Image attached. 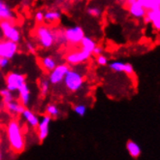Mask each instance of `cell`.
I'll list each match as a JSON object with an SVG mask.
<instances>
[{
    "instance_id": "1",
    "label": "cell",
    "mask_w": 160,
    "mask_h": 160,
    "mask_svg": "<svg viewBox=\"0 0 160 160\" xmlns=\"http://www.w3.org/2000/svg\"><path fill=\"white\" fill-rule=\"evenodd\" d=\"M7 137L11 148L15 152H22L25 147V141L20 123L17 120H11L7 126Z\"/></svg>"
},
{
    "instance_id": "2",
    "label": "cell",
    "mask_w": 160,
    "mask_h": 160,
    "mask_svg": "<svg viewBox=\"0 0 160 160\" xmlns=\"http://www.w3.org/2000/svg\"><path fill=\"white\" fill-rule=\"evenodd\" d=\"M36 39L39 45L44 49H50L54 45V33L53 29L49 26L41 24L36 28Z\"/></svg>"
},
{
    "instance_id": "3",
    "label": "cell",
    "mask_w": 160,
    "mask_h": 160,
    "mask_svg": "<svg viewBox=\"0 0 160 160\" xmlns=\"http://www.w3.org/2000/svg\"><path fill=\"white\" fill-rule=\"evenodd\" d=\"M63 83L67 90L71 92H76L80 90L82 87L83 77L79 71L69 69V71L63 79Z\"/></svg>"
},
{
    "instance_id": "4",
    "label": "cell",
    "mask_w": 160,
    "mask_h": 160,
    "mask_svg": "<svg viewBox=\"0 0 160 160\" xmlns=\"http://www.w3.org/2000/svg\"><path fill=\"white\" fill-rule=\"evenodd\" d=\"M0 30L5 40H10L16 43L21 41V32L18 28L13 23V21L1 20L0 21Z\"/></svg>"
},
{
    "instance_id": "5",
    "label": "cell",
    "mask_w": 160,
    "mask_h": 160,
    "mask_svg": "<svg viewBox=\"0 0 160 160\" xmlns=\"http://www.w3.org/2000/svg\"><path fill=\"white\" fill-rule=\"evenodd\" d=\"M70 67L68 64H59L56 65V66L50 72L49 75V81L51 84L52 86H56V84H59L63 82V79L65 77V75L67 74L69 71Z\"/></svg>"
},
{
    "instance_id": "6",
    "label": "cell",
    "mask_w": 160,
    "mask_h": 160,
    "mask_svg": "<svg viewBox=\"0 0 160 160\" xmlns=\"http://www.w3.org/2000/svg\"><path fill=\"white\" fill-rule=\"evenodd\" d=\"M5 81H6V86H7L6 88L11 90L12 92H15V91H18V89L25 82V77L21 73L10 72L7 74Z\"/></svg>"
},
{
    "instance_id": "7",
    "label": "cell",
    "mask_w": 160,
    "mask_h": 160,
    "mask_svg": "<svg viewBox=\"0 0 160 160\" xmlns=\"http://www.w3.org/2000/svg\"><path fill=\"white\" fill-rule=\"evenodd\" d=\"M64 35L66 42L71 45H79L84 36V31L81 26H72L64 30Z\"/></svg>"
},
{
    "instance_id": "8",
    "label": "cell",
    "mask_w": 160,
    "mask_h": 160,
    "mask_svg": "<svg viewBox=\"0 0 160 160\" xmlns=\"http://www.w3.org/2000/svg\"><path fill=\"white\" fill-rule=\"evenodd\" d=\"M18 50V43L10 40L0 41V56H4V58L8 59H12L17 54Z\"/></svg>"
},
{
    "instance_id": "9",
    "label": "cell",
    "mask_w": 160,
    "mask_h": 160,
    "mask_svg": "<svg viewBox=\"0 0 160 160\" xmlns=\"http://www.w3.org/2000/svg\"><path fill=\"white\" fill-rule=\"evenodd\" d=\"M91 54H92L91 52L82 49L81 51H76L68 53L66 55V62L69 65H78L88 60Z\"/></svg>"
},
{
    "instance_id": "10",
    "label": "cell",
    "mask_w": 160,
    "mask_h": 160,
    "mask_svg": "<svg viewBox=\"0 0 160 160\" xmlns=\"http://www.w3.org/2000/svg\"><path fill=\"white\" fill-rule=\"evenodd\" d=\"M52 122V118L48 115L44 116L41 119H39V123L37 126V130H38V139L43 142L46 138L49 136L50 132V124Z\"/></svg>"
},
{
    "instance_id": "11",
    "label": "cell",
    "mask_w": 160,
    "mask_h": 160,
    "mask_svg": "<svg viewBox=\"0 0 160 160\" xmlns=\"http://www.w3.org/2000/svg\"><path fill=\"white\" fill-rule=\"evenodd\" d=\"M109 68L118 73H125L127 75H133L134 74V67L132 64L122 62V61H112L109 63Z\"/></svg>"
},
{
    "instance_id": "12",
    "label": "cell",
    "mask_w": 160,
    "mask_h": 160,
    "mask_svg": "<svg viewBox=\"0 0 160 160\" xmlns=\"http://www.w3.org/2000/svg\"><path fill=\"white\" fill-rule=\"evenodd\" d=\"M143 20L148 23H152V27L155 30L160 31V10L159 9L148 10Z\"/></svg>"
},
{
    "instance_id": "13",
    "label": "cell",
    "mask_w": 160,
    "mask_h": 160,
    "mask_svg": "<svg viewBox=\"0 0 160 160\" xmlns=\"http://www.w3.org/2000/svg\"><path fill=\"white\" fill-rule=\"evenodd\" d=\"M128 7H129L128 11H129V14L131 17H133L134 18H137V20H142V18H145V16L147 14V10L138 1L129 5Z\"/></svg>"
},
{
    "instance_id": "14",
    "label": "cell",
    "mask_w": 160,
    "mask_h": 160,
    "mask_svg": "<svg viewBox=\"0 0 160 160\" xmlns=\"http://www.w3.org/2000/svg\"><path fill=\"white\" fill-rule=\"evenodd\" d=\"M18 91L20 102L24 107L28 106V104H29V102H30V89L28 88L27 83L24 82L22 86L18 89Z\"/></svg>"
},
{
    "instance_id": "15",
    "label": "cell",
    "mask_w": 160,
    "mask_h": 160,
    "mask_svg": "<svg viewBox=\"0 0 160 160\" xmlns=\"http://www.w3.org/2000/svg\"><path fill=\"white\" fill-rule=\"evenodd\" d=\"M22 118L25 119V121L27 122L28 124H29L31 127L33 128H36L38 126V123H39V118L37 117V115H35L34 112L28 109H24V111L22 112Z\"/></svg>"
},
{
    "instance_id": "16",
    "label": "cell",
    "mask_w": 160,
    "mask_h": 160,
    "mask_svg": "<svg viewBox=\"0 0 160 160\" xmlns=\"http://www.w3.org/2000/svg\"><path fill=\"white\" fill-rule=\"evenodd\" d=\"M5 108L9 112H11L13 115H22V112L25 109V107L22 104V103H18V102L15 101V99L10 102H8V103H5Z\"/></svg>"
},
{
    "instance_id": "17",
    "label": "cell",
    "mask_w": 160,
    "mask_h": 160,
    "mask_svg": "<svg viewBox=\"0 0 160 160\" xmlns=\"http://www.w3.org/2000/svg\"><path fill=\"white\" fill-rule=\"evenodd\" d=\"M126 149H127L129 155L132 158H138L141 154H142V148H141L140 145L132 140H129L126 143Z\"/></svg>"
},
{
    "instance_id": "18",
    "label": "cell",
    "mask_w": 160,
    "mask_h": 160,
    "mask_svg": "<svg viewBox=\"0 0 160 160\" xmlns=\"http://www.w3.org/2000/svg\"><path fill=\"white\" fill-rule=\"evenodd\" d=\"M0 17H1V20H7V21L15 20V15L12 12L10 7L3 2L0 3Z\"/></svg>"
},
{
    "instance_id": "19",
    "label": "cell",
    "mask_w": 160,
    "mask_h": 160,
    "mask_svg": "<svg viewBox=\"0 0 160 160\" xmlns=\"http://www.w3.org/2000/svg\"><path fill=\"white\" fill-rule=\"evenodd\" d=\"M81 46H82V49L84 50V51H88L89 52L92 53L94 48L97 46L95 41H94L92 38H90V37H88V36H83V38L82 39L81 41Z\"/></svg>"
},
{
    "instance_id": "20",
    "label": "cell",
    "mask_w": 160,
    "mask_h": 160,
    "mask_svg": "<svg viewBox=\"0 0 160 160\" xmlns=\"http://www.w3.org/2000/svg\"><path fill=\"white\" fill-rule=\"evenodd\" d=\"M61 18V13L55 10H52V11H48L44 13V22H47L49 23H53L56 22L60 20Z\"/></svg>"
},
{
    "instance_id": "21",
    "label": "cell",
    "mask_w": 160,
    "mask_h": 160,
    "mask_svg": "<svg viewBox=\"0 0 160 160\" xmlns=\"http://www.w3.org/2000/svg\"><path fill=\"white\" fill-rule=\"evenodd\" d=\"M56 60L52 58V56H45L41 60V66L45 71L51 72L55 66H56Z\"/></svg>"
},
{
    "instance_id": "22",
    "label": "cell",
    "mask_w": 160,
    "mask_h": 160,
    "mask_svg": "<svg viewBox=\"0 0 160 160\" xmlns=\"http://www.w3.org/2000/svg\"><path fill=\"white\" fill-rule=\"evenodd\" d=\"M46 112L47 115L50 116L51 118H58L60 114L59 108L54 105V104H50L46 107Z\"/></svg>"
},
{
    "instance_id": "23",
    "label": "cell",
    "mask_w": 160,
    "mask_h": 160,
    "mask_svg": "<svg viewBox=\"0 0 160 160\" xmlns=\"http://www.w3.org/2000/svg\"><path fill=\"white\" fill-rule=\"evenodd\" d=\"M54 33V44L58 45H63L66 42V39H65V35H64V30H53Z\"/></svg>"
},
{
    "instance_id": "24",
    "label": "cell",
    "mask_w": 160,
    "mask_h": 160,
    "mask_svg": "<svg viewBox=\"0 0 160 160\" xmlns=\"http://www.w3.org/2000/svg\"><path fill=\"white\" fill-rule=\"evenodd\" d=\"M146 10H152V9H157V0H137Z\"/></svg>"
},
{
    "instance_id": "25",
    "label": "cell",
    "mask_w": 160,
    "mask_h": 160,
    "mask_svg": "<svg viewBox=\"0 0 160 160\" xmlns=\"http://www.w3.org/2000/svg\"><path fill=\"white\" fill-rule=\"evenodd\" d=\"M50 81L49 80H46V79H43L40 81V83H39V87H40V92L43 96L47 95L50 90Z\"/></svg>"
},
{
    "instance_id": "26",
    "label": "cell",
    "mask_w": 160,
    "mask_h": 160,
    "mask_svg": "<svg viewBox=\"0 0 160 160\" xmlns=\"http://www.w3.org/2000/svg\"><path fill=\"white\" fill-rule=\"evenodd\" d=\"M0 95L2 96L4 103H8V102L14 100L13 92L11 90H9L8 88H3V89L0 90Z\"/></svg>"
},
{
    "instance_id": "27",
    "label": "cell",
    "mask_w": 160,
    "mask_h": 160,
    "mask_svg": "<svg viewBox=\"0 0 160 160\" xmlns=\"http://www.w3.org/2000/svg\"><path fill=\"white\" fill-rule=\"evenodd\" d=\"M88 14L92 18H100L102 15L101 9L98 6H89L87 10Z\"/></svg>"
},
{
    "instance_id": "28",
    "label": "cell",
    "mask_w": 160,
    "mask_h": 160,
    "mask_svg": "<svg viewBox=\"0 0 160 160\" xmlns=\"http://www.w3.org/2000/svg\"><path fill=\"white\" fill-rule=\"evenodd\" d=\"M87 106L86 105H83V104H78L74 107V112H75V114H77L78 116L80 117H83L84 115L87 114Z\"/></svg>"
},
{
    "instance_id": "29",
    "label": "cell",
    "mask_w": 160,
    "mask_h": 160,
    "mask_svg": "<svg viewBox=\"0 0 160 160\" xmlns=\"http://www.w3.org/2000/svg\"><path fill=\"white\" fill-rule=\"evenodd\" d=\"M96 62L101 65V66H106V65H108V58H106L105 55H103L102 53L97 55L96 58Z\"/></svg>"
},
{
    "instance_id": "30",
    "label": "cell",
    "mask_w": 160,
    "mask_h": 160,
    "mask_svg": "<svg viewBox=\"0 0 160 160\" xmlns=\"http://www.w3.org/2000/svg\"><path fill=\"white\" fill-rule=\"evenodd\" d=\"M9 60H10V59L4 58V56H0V69L6 68L9 65Z\"/></svg>"
},
{
    "instance_id": "31",
    "label": "cell",
    "mask_w": 160,
    "mask_h": 160,
    "mask_svg": "<svg viewBox=\"0 0 160 160\" xmlns=\"http://www.w3.org/2000/svg\"><path fill=\"white\" fill-rule=\"evenodd\" d=\"M35 21L38 23H42L44 22V13L41 11H38L35 14Z\"/></svg>"
},
{
    "instance_id": "32",
    "label": "cell",
    "mask_w": 160,
    "mask_h": 160,
    "mask_svg": "<svg viewBox=\"0 0 160 160\" xmlns=\"http://www.w3.org/2000/svg\"><path fill=\"white\" fill-rule=\"evenodd\" d=\"M25 48H26V50L29 52L30 53H35L36 52V50H35V47H34V45L31 43V42H26L25 43Z\"/></svg>"
},
{
    "instance_id": "33",
    "label": "cell",
    "mask_w": 160,
    "mask_h": 160,
    "mask_svg": "<svg viewBox=\"0 0 160 160\" xmlns=\"http://www.w3.org/2000/svg\"><path fill=\"white\" fill-rule=\"evenodd\" d=\"M102 52H103V49L101 48V47H98V46H96L95 48H94L93 52H92V53H93V54H95L96 56L99 55V54H101Z\"/></svg>"
},
{
    "instance_id": "34",
    "label": "cell",
    "mask_w": 160,
    "mask_h": 160,
    "mask_svg": "<svg viewBox=\"0 0 160 160\" xmlns=\"http://www.w3.org/2000/svg\"><path fill=\"white\" fill-rule=\"evenodd\" d=\"M137 0H125V3L129 6V5H131V4H133L134 2H136Z\"/></svg>"
},
{
    "instance_id": "35",
    "label": "cell",
    "mask_w": 160,
    "mask_h": 160,
    "mask_svg": "<svg viewBox=\"0 0 160 160\" xmlns=\"http://www.w3.org/2000/svg\"><path fill=\"white\" fill-rule=\"evenodd\" d=\"M157 9L160 10V0H157Z\"/></svg>"
},
{
    "instance_id": "36",
    "label": "cell",
    "mask_w": 160,
    "mask_h": 160,
    "mask_svg": "<svg viewBox=\"0 0 160 160\" xmlns=\"http://www.w3.org/2000/svg\"><path fill=\"white\" fill-rule=\"evenodd\" d=\"M3 39V36H2V33H1V30H0V41Z\"/></svg>"
},
{
    "instance_id": "37",
    "label": "cell",
    "mask_w": 160,
    "mask_h": 160,
    "mask_svg": "<svg viewBox=\"0 0 160 160\" xmlns=\"http://www.w3.org/2000/svg\"><path fill=\"white\" fill-rule=\"evenodd\" d=\"M1 159H2V153L0 152V160H1Z\"/></svg>"
},
{
    "instance_id": "38",
    "label": "cell",
    "mask_w": 160,
    "mask_h": 160,
    "mask_svg": "<svg viewBox=\"0 0 160 160\" xmlns=\"http://www.w3.org/2000/svg\"><path fill=\"white\" fill-rule=\"evenodd\" d=\"M0 21H1V17H0Z\"/></svg>"
}]
</instances>
